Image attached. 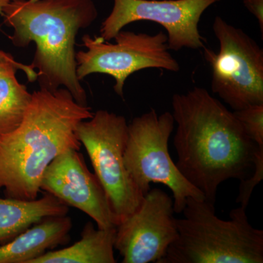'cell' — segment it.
<instances>
[{"label":"cell","instance_id":"obj_1","mask_svg":"<svg viewBox=\"0 0 263 263\" xmlns=\"http://www.w3.org/2000/svg\"><path fill=\"white\" fill-rule=\"evenodd\" d=\"M172 109L176 166L205 200L215 204L221 183L252 175L259 147L233 112L204 88L174 94Z\"/></svg>","mask_w":263,"mask_h":263},{"label":"cell","instance_id":"obj_2","mask_svg":"<svg viewBox=\"0 0 263 263\" xmlns=\"http://www.w3.org/2000/svg\"><path fill=\"white\" fill-rule=\"evenodd\" d=\"M93 115L65 88L34 91L20 125L0 135V190L5 197L37 199L48 166L65 151L81 149L78 126Z\"/></svg>","mask_w":263,"mask_h":263},{"label":"cell","instance_id":"obj_3","mask_svg":"<svg viewBox=\"0 0 263 263\" xmlns=\"http://www.w3.org/2000/svg\"><path fill=\"white\" fill-rule=\"evenodd\" d=\"M8 36L17 48L35 44L31 67L37 72L40 89L63 86L78 103L88 105L87 95L76 74V40L98 16L93 0H13L3 9Z\"/></svg>","mask_w":263,"mask_h":263},{"label":"cell","instance_id":"obj_4","mask_svg":"<svg viewBox=\"0 0 263 263\" xmlns=\"http://www.w3.org/2000/svg\"><path fill=\"white\" fill-rule=\"evenodd\" d=\"M181 213L177 238L158 263L263 262V230L249 223L243 208L222 220L215 204L189 197Z\"/></svg>","mask_w":263,"mask_h":263},{"label":"cell","instance_id":"obj_5","mask_svg":"<svg viewBox=\"0 0 263 263\" xmlns=\"http://www.w3.org/2000/svg\"><path fill=\"white\" fill-rule=\"evenodd\" d=\"M175 122L171 112L159 115L152 108L128 124L124 153L126 169L143 195L150 190L151 183L167 186L174 196L176 214H181L189 197L205 200L203 194L185 179L171 159L170 137Z\"/></svg>","mask_w":263,"mask_h":263},{"label":"cell","instance_id":"obj_6","mask_svg":"<svg viewBox=\"0 0 263 263\" xmlns=\"http://www.w3.org/2000/svg\"><path fill=\"white\" fill-rule=\"evenodd\" d=\"M127 132L125 118L105 110L95 112L77 129L78 138L106 193L118 226L134 214L144 199L124 164Z\"/></svg>","mask_w":263,"mask_h":263},{"label":"cell","instance_id":"obj_7","mask_svg":"<svg viewBox=\"0 0 263 263\" xmlns=\"http://www.w3.org/2000/svg\"><path fill=\"white\" fill-rule=\"evenodd\" d=\"M213 31L219 44L218 53L203 48L212 69V90L234 110L263 104V50L241 29L220 16Z\"/></svg>","mask_w":263,"mask_h":263},{"label":"cell","instance_id":"obj_8","mask_svg":"<svg viewBox=\"0 0 263 263\" xmlns=\"http://www.w3.org/2000/svg\"><path fill=\"white\" fill-rule=\"evenodd\" d=\"M115 43L101 37L85 34L86 51L76 52V74L79 81L93 73L106 74L116 81L114 89L124 98V86L129 76L148 68L178 72L180 65L170 52L167 37L163 32L155 34L121 30Z\"/></svg>","mask_w":263,"mask_h":263},{"label":"cell","instance_id":"obj_9","mask_svg":"<svg viewBox=\"0 0 263 263\" xmlns=\"http://www.w3.org/2000/svg\"><path fill=\"white\" fill-rule=\"evenodd\" d=\"M220 0H114L110 14L100 27L104 41L113 40L118 32L133 22L149 21L167 32L170 50L205 48L198 25L204 12Z\"/></svg>","mask_w":263,"mask_h":263},{"label":"cell","instance_id":"obj_10","mask_svg":"<svg viewBox=\"0 0 263 263\" xmlns=\"http://www.w3.org/2000/svg\"><path fill=\"white\" fill-rule=\"evenodd\" d=\"M174 200L152 189L141 206L117 227L114 249L123 263H158L178 237Z\"/></svg>","mask_w":263,"mask_h":263},{"label":"cell","instance_id":"obj_11","mask_svg":"<svg viewBox=\"0 0 263 263\" xmlns=\"http://www.w3.org/2000/svg\"><path fill=\"white\" fill-rule=\"evenodd\" d=\"M41 190L87 214L98 228L118 226L101 183L79 151L70 148L52 161L43 175Z\"/></svg>","mask_w":263,"mask_h":263},{"label":"cell","instance_id":"obj_12","mask_svg":"<svg viewBox=\"0 0 263 263\" xmlns=\"http://www.w3.org/2000/svg\"><path fill=\"white\" fill-rule=\"evenodd\" d=\"M69 216H51L34 224L11 241L0 246V263H29L70 240Z\"/></svg>","mask_w":263,"mask_h":263},{"label":"cell","instance_id":"obj_13","mask_svg":"<svg viewBox=\"0 0 263 263\" xmlns=\"http://www.w3.org/2000/svg\"><path fill=\"white\" fill-rule=\"evenodd\" d=\"M18 70L25 72L29 82L37 81V72L30 65L17 62L11 53L0 48V135L20 125L32 101V94L17 79Z\"/></svg>","mask_w":263,"mask_h":263},{"label":"cell","instance_id":"obj_14","mask_svg":"<svg viewBox=\"0 0 263 263\" xmlns=\"http://www.w3.org/2000/svg\"><path fill=\"white\" fill-rule=\"evenodd\" d=\"M68 212V205L47 193L33 200L0 198V246L46 218L66 216Z\"/></svg>","mask_w":263,"mask_h":263},{"label":"cell","instance_id":"obj_15","mask_svg":"<svg viewBox=\"0 0 263 263\" xmlns=\"http://www.w3.org/2000/svg\"><path fill=\"white\" fill-rule=\"evenodd\" d=\"M117 228H95L91 221L85 224L81 239L59 250H50L29 263H116L114 256Z\"/></svg>","mask_w":263,"mask_h":263},{"label":"cell","instance_id":"obj_16","mask_svg":"<svg viewBox=\"0 0 263 263\" xmlns=\"http://www.w3.org/2000/svg\"><path fill=\"white\" fill-rule=\"evenodd\" d=\"M233 114L250 139L259 147H263V104L234 110Z\"/></svg>","mask_w":263,"mask_h":263},{"label":"cell","instance_id":"obj_17","mask_svg":"<svg viewBox=\"0 0 263 263\" xmlns=\"http://www.w3.org/2000/svg\"><path fill=\"white\" fill-rule=\"evenodd\" d=\"M263 179V147H259L255 159V166L253 173L247 179L241 180L239 186V193L236 202L240 207L247 209L254 188Z\"/></svg>","mask_w":263,"mask_h":263},{"label":"cell","instance_id":"obj_18","mask_svg":"<svg viewBox=\"0 0 263 263\" xmlns=\"http://www.w3.org/2000/svg\"><path fill=\"white\" fill-rule=\"evenodd\" d=\"M243 3L246 8L257 18L263 35V0H243Z\"/></svg>","mask_w":263,"mask_h":263},{"label":"cell","instance_id":"obj_19","mask_svg":"<svg viewBox=\"0 0 263 263\" xmlns=\"http://www.w3.org/2000/svg\"><path fill=\"white\" fill-rule=\"evenodd\" d=\"M13 0H0V15L3 14V9Z\"/></svg>","mask_w":263,"mask_h":263},{"label":"cell","instance_id":"obj_20","mask_svg":"<svg viewBox=\"0 0 263 263\" xmlns=\"http://www.w3.org/2000/svg\"><path fill=\"white\" fill-rule=\"evenodd\" d=\"M31 1H36V0H31Z\"/></svg>","mask_w":263,"mask_h":263}]
</instances>
